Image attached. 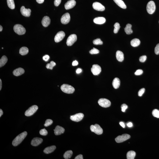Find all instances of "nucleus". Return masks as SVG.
Masks as SVG:
<instances>
[{
	"mask_svg": "<svg viewBox=\"0 0 159 159\" xmlns=\"http://www.w3.org/2000/svg\"><path fill=\"white\" fill-rule=\"evenodd\" d=\"M27 135V132H24L20 134L14 138L12 142L13 145L16 146L20 144L26 138Z\"/></svg>",
	"mask_w": 159,
	"mask_h": 159,
	"instance_id": "f257e3e1",
	"label": "nucleus"
},
{
	"mask_svg": "<svg viewBox=\"0 0 159 159\" xmlns=\"http://www.w3.org/2000/svg\"><path fill=\"white\" fill-rule=\"evenodd\" d=\"M61 89L63 92L67 94L73 93L75 89L73 86L67 84H63L61 87Z\"/></svg>",
	"mask_w": 159,
	"mask_h": 159,
	"instance_id": "f03ea898",
	"label": "nucleus"
},
{
	"mask_svg": "<svg viewBox=\"0 0 159 159\" xmlns=\"http://www.w3.org/2000/svg\"><path fill=\"white\" fill-rule=\"evenodd\" d=\"M13 29L14 32L19 35H22L26 33V29L21 25H15L14 26Z\"/></svg>",
	"mask_w": 159,
	"mask_h": 159,
	"instance_id": "7ed1b4c3",
	"label": "nucleus"
},
{
	"mask_svg": "<svg viewBox=\"0 0 159 159\" xmlns=\"http://www.w3.org/2000/svg\"><path fill=\"white\" fill-rule=\"evenodd\" d=\"M147 12L150 14H152L156 10V5L153 1H149L147 4L146 6Z\"/></svg>",
	"mask_w": 159,
	"mask_h": 159,
	"instance_id": "20e7f679",
	"label": "nucleus"
},
{
	"mask_svg": "<svg viewBox=\"0 0 159 159\" xmlns=\"http://www.w3.org/2000/svg\"><path fill=\"white\" fill-rule=\"evenodd\" d=\"M90 129L92 132L97 135L102 134L103 132V130L101 126L97 124L92 125L90 126Z\"/></svg>",
	"mask_w": 159,
	"mask_h": 159,
	"instance_id": "39448f33",
	"label": "nucleus"
},
{
	"mask_svg": "<svg viewBox=\"0 0 159 159\" xmlns=\"http://www.w3.org/2000/svg\"><path fill=\"white\" fill-rule=\"evenodd\" d=\"M38 109V107L36 105H33L29 108L25 112L26 116H31L36 112Z\"/></svg>",
	"mask_w": 159,
	"mask_h": 159,
	"instance_id": "423d86ee",
	"label": "nucleus"
},
{
	"mask_svg": "<svg viewBox=\"0 0 159 159\" xmlns=\"http://www.w3.org/2000/svg\"><path fill=\"white\" fill-rule=\"evenodd\" d=\"M98 103L100 106L103 108H108L111 105L110 101L105 98L100 99Z\"/></svg>",
	"mask_w": 159,
	"mask_h": 159,
	"instance_id": "0eeeda50",
	"label": "nucleus"
},
{
	"mask_svg": "<svg viewBox=\"0 0 159 159\" xmlns=\"http://www.w3.org/2000/svg\"><path fill=\"white\" fill-rule=\"evenodd\" d=\"M130 136L127 134H124L121 136H118L115 138V141L116 142L120 143L127 140L130 138Z\"/></svg>",
	"mask_w": 159,
	"mask_h": 159,
	"instance_id": "6e6552de",
	"label": "nucleus"
},
{
	"mask_svg": "<svg viewBox=\"0 0 159 159\" xmlns=\"http://www.w3.org/2000/svg\"><path fill=\"white\" fill-rule=\"evenodd\" d=\"M77 40L76 35L74 34L71 35L67 38L66 44L68 46H71Z\"/></svg>",
	"mask_w": 159,
	"mask_h": 159,
	"instance_id": "1a4fd4ad",
	"label": "nucleus"
},
{
	"mask_svg": "<svg viewBox=\"0 0 159 159\" xmlns=\"http://www.w3.org/2000/svg\"><path fill=\"white\" fill-rule=\"evenodd\" d=\"M84 116V114L82 113H78L75 115L71 116L70 119L72 121L78 122L82 120Z\"/></svg>",
	"mask_w": 159,
	"mask_h": 159,
	"instance_id": "9d476101",
	"label": "nucleus"
},
{
	"mask_svg": "<svg viewBox=\"0 0 159 159\" xmlns=\"http://www.w3.org/2000/svg\"><path fill=\"white\" fill-rule=\"evenodd\" d=\"M91 71L93 75H98L102 71V69L98 65H94L91 68Z\"/></svg>",
	"mask_w": 159,
	"mask_h": 159,
	"instance_id": "9b49d317",
	"label": "nucleus"
},
{
	"mask_svg": "<svg viewBox=\"0 0 159 159\" xmlns=\"http://www.w3.org/2000/svg\"><path fill=\"white\" fill-rule=\"evenodd\" d=\"M65 36V34L63 31H61L58 32L55 36L54 40L56 43L61 41L64 38Z\"/></svg>",
	"mask_w": 159,
	"mask_h": 159,
	"instance_id": "f8f14e48",
	"label": "nucleus"
},
{
	"mask_svg": "<svg viewBox=\"0 0 159 159\" xmlns=\"http://www.w3.org/2000/svg\"><path fill=\"white\" fill-rule=\"evenodd\" d=\"M93 7L94 9L98 11H103L105 9V7L99 2H96L93 4Z\"/></svg>",
	"mask_w": 159,
	"mask_h": 159,
	"instance_id": "ddd939ff",
	"label": "nucleus"
},
{
	"mask_svg": "<svg viewBox=\"0 0 159 159\" xmlns=\"http://www.w3.org/2000/svg\"><path fill=\"white\" fill-rule=\"evenodd\" d=\"M70 15L69 13H66L62 16L61 19V22L63 24H67L70 20Z\"/></svg>",
	"mask_w": 159,
	"mask_h": 159,
	"instance_id": "4468645a",
	"label": "nucleus"
},
{
	"mask_svg": "<svg viewBox=\"0 0 159 159\" xmlns=\"http://www.w3.org/2000/svg\"><path fill=\"white\" fill-rule=\"evenodd\" d=\"M31 11L30 9H26L24 6H22L20 9V12L22 15L26 17H29L31 14Z\"/></svg>",
	"mask_w": 159,
	"mask_h": 159,
	"instance_id": "2eb2a0df",
	"label": "nucleus"
},
{
	"mask_svg": "<svg viewBox=\"0 0 159 159\" xmlns=\"http://www.w3.org/2000/svg\"><path fill=\"white\" fill-rule=\"evenodd\" d=\"M76 2L75 0H70L66 2L65 5V8L67 10L71 9L75 7Z\"/></svg>",
	"mask_w": 159,
	"mask_h": 159,
	"instance_id": "dca6fc26",
	"label": "nucleus"
},
{
	"mask_svg": "<svg viewBox=\"0 0 159 159\" xmlns=\"http://www.w3.org/2000/svg\"><path fill=\"white\" fill-rule=\"evenodd\" d=\"M43 141L42 138L36 137L32 140L31 142V145L33 146H37L40 144Z\"/></svg>",
	"mask_w": 159,
	"mask_h": 159,
	"instance_id": "f3484780",
	"label": "nucleus"
},
{
	"mask_svg": "<svg viewBox=\"0 0 159 159\" xmlns=\"http://www.w3.org/2000/svg\"><path fill=\"white\" fill-rule=\"evenodd\" d=\"M54 133L56 135H59L65 132V129L63 128L61 126H57L54 130Z\"/></svg>",
	"mask_w": 159,
	"mask_h": 159,
	"instance_id": "a211bd4d",
	"label": "nucleus"
},
{
	"mask_svg": "<svg viewBox=\"0 0 159 159\" xmlns=\"http://www.w3.org/2000/svg\"><path fill=\"white\" fill-rule=\"evenodd\" d=\"M50 19L49 17L45 16L42 19V23L43 26L44 27H47L50 25Z\"/></svg>",
	"mask_w": 159,
	"mask_h": 159,
	"instance_id": "6ab92c4d",
	"label": "nucleus"
},
{
	"mask_svg": "<svg viewBox=\"0 0 159 159\" xmlns=\"http://www.w3.org/2000/svg\"><path fill=\"white\" fill-rule=\"evenodd\" d=\"M106 21L105 18L103 17H98L95 18L93 20L94 22L97 24H102L105 23Z\"/></svg>",
	"mask_w": 159,
	"mask_h": 159,
	"instance_id": "aec40b11",
	"label": "nucleus"
},
{
	"mask_svg": "<svg viewBox=\"0 0 159 159\" xmlns=\"http://www.w3.org/2000/svg\"><path fill=\"white\" fill-rule=\"evenodd\" d=\"M25 73L24 70L23 68L20 67L14 70L13 72V75L15 76H18L21 75Z\"/></svg>",
	"mask_w": 159,
	"mask_h": 159,
	"instance_id": "412c9836",
	"label": "nucleus"
},
{
	"mask_svg": "<svg viewBox=\"0 0 159 159\" xmlns=\"http://www.w3.org/2000/svg\"><path fill=\"white\" fill-rule=\"evenodd\" d=\"M116 57L117 59L119 62H122L124 60V55L123 53L120 51L118 50L116 53Z\"/></svg>",
	"mask_w": 159,
	"mask_h": 159,
	"instance_id": "4be33fe9",
	"label": "nucleus"
},
{
	"mask_svg": "<svg viewBox=\"0 0 159 159\" xmlns=\"http://www.w3.org/2000/svg\"><path fill=\"white\" fill-rule=\"evenodd\" d=\"M56 147L55 146H51L47 147L44 150V152L46 154L51 153L54 151L56 149Z\"/></svg>",
	"mask_w": 159,
	"mask_h": 159,
	"instance_id": "5701e85b",
	"label": "nucleus"
},
{
	"mask_svg": "<svg viewBox=\"0 0 159 159\" xmlns=\"http://www.w3.org/2000/svg\"><path fill=\"white\" fill-rule=\"evenodd\" d=\"M120 81L119 78H115L113 80L112 85L114 88L116 89L118 88L120 86Z\"/></svg>",
	"mask_w": 159,
	"mask_h": 159,
	"instance_id": "b1692460",
	"label": "nucleus"
},
{
	"mask_svg": "<svg viewBox=\"0 0 159 159\" xmlns=\"http://www.w3.org/2000/svg\"><path fill=\"white\" fill-rule=\"evenodd\" d=\"M116 4L120 8L123 9H125L126 8V6L122 0H114Z\"/></svg>",
	"mask_w": 159,
	"mask_h": 159,
	"instance_id": "393cba45",
	"label": "nucleus"
},
{
	"mask_svg": "<svg viewBox=\"0 0 159 159\" xmlns=\"http://www.w3.org/2000/svg\"><path fill=\"white\" fill-rule=\"evenodd\" d=\"M132 25L131 24H128L126 25L124 29V31L126 34L130 35L132 33Z\"/></svg>",
	"mask_w": 159,
	"mask_h": 159,
	"instance_id": "a878e982",
	"label": "nucleus"
},
{
	"mask_svg": "<svg viewBox=\"0 0 159 159\" xmlns=\"http://www.w3.org/2000/svg\"><path fill=\"white\" fill-rule=\"evenodd\" d=\"M140 44V41L139 40L135 38L132 40L131 42V44L132 47H136L138 46Z\"/></svg>",
	"mask_w": 159,
	"mask_h": 159,
	"instance_id": "bb28decb",
	"label": "nucleus"
},
{
	"mask_svg": "<svg viewBox=\"0 0 159 159\" xmlns=\"http://www.w3.org/2000/svg\"><path fill=\"white\" fill-rule=\"evenodd\" d=\"M8 61V59L6 56L4 55L0 60V67H1L4 66L6 63Z\"/></svg>",
	"mask_w": 159,
	"mask_h": 159,
	"instance_id": "cd10ccee",
	"label": "nucleus"
},
{
	"mask_svg": "<svg viewBox=\"0 0 159 159\" xmlns=\"http://www.w3.org/2000/svg\"><path fill=\"white\" fill-rule=\"evenodd\" d=\"M29 52L28 49L26 47H22L20 49L19 53L22 55H26Z\"/></svg>",
	"mask_w": 159,
	"mask_h": 159,
	"instance_id": "c85d7f7f",
	"label": "nucleus"
},
{
	"mask_svg": "<svg viewBox=\"0 0 159 159\" xmlns=\"http://www.w3.org/2000/svg\"><path fill=\"white\" fill-rule=\"evenodd\" d=\"M136 154L135 151L131 150L128 151L127 154V159H134Z\"/></svg>",
	"mask_w": 159,
	"mask_h": 159,
	"instance_id": "c756f323",
	"label": "nucleus"
},
{
	"mask_svg": "<svg viewBox=\"0 0 159 159\" xmlns=\"http://www.w3.org/2000/svg\"><path fill=\"white\" fill-rule=\"evenodd\" d=\"M73 151L72 150H68L63 155V157L66 159H70L73 155Z\"/></svg>",
	"mask_w": 159,
	"mask_h": 159,
	"instance_id": "7c9ffc66",
	"label": "nucleus"
},
{
	"mask_svg": "<svg viewBox=\"0 0 159 159\" xmlns=\"http://www.w3.org/2000/svg\"><path fill=\"white\" fill-rule=\"evenodd\" d=\"M7 4L10 9H14L15 8L14 0H7Z\"/></svg>",
	"mask_w": 159,
	"mask_h": 159,
	"instance_id": "2f4dec72",
	"label": "nucleus"
},
{
	"mask_svg": "<svg viewBox=\"0 0 159 159\" xmlns=\"http://www.w3.org/2000/svg\"><path fill=\"white\" fill-rule=\"evenodd\" d=\"M56 63L54 61H51L50 63L47 64L46 66V67L48 69L52 70L53 67L56 65Z\"/></svg>",
	"mask_w": 159,
	"mask_h": 159,
	"instance_id": "473e14b6",
	"label": "nucleus"
},
{
	"mask_svg": "<svg viewBox=\"0 0 159 159\" xmlns=\"http://www.w3.org/2000/svg\"><path fill=\"white\" fill-rule=\"evenodd\" d=\"M114 33L115 34L117 33L120 28V24L119 23L116 22L114 24Z\"/></svg>",
	"mask_w": 159,
	"mask_h": 159,
	"instance_id": "72a5a7b5",
	"label": "nucleus"
},
{
	"mask_svg": "<svg viewBox=\"0 0 159 159\" xmlns=\"http://www.w3.org/2000/svg\"><path fill=\"white\" fill-rule=\"evenodd\" d=\"M93 43L95 45H101L103 44V42L100 38H97V39L94 40L93 41Z\"/></svg>",
	"mask_w": 159,
	"mask_h": 159,
	"instance_id": "f704fd0d",
	"label": "nucleus"
},
{
	"mask_svg": "<svg viewBox=\"0 0 159 159\" xmlns=\"http://www.w3.org/2000/svg\"><path fill=\"white\" fill-rule=\"evenodd\" d=\"M153 116L155 117L159 118V110L155 109L152 112Z\"/></svg>",
	"mask_w": 159,
	"mask_h": 159,
	"instance_id": "c9c22d12",
	"label": "nucleus"
},
{
	"mask_svg": "<svg viewBox=\"0 0 159 159\" xmlns=\"http://www.w3.org/2000/svg\"><path fill=\"white\" fill-rule=\"evenodd\" d=\"M53 121L51 119H48L46 120L45 123L44 124V126L45 127H48V126H50L53 124Z\"/></svg>",
	"mask_w": 159,
	"mask_h": 159,
	"instance_id": "e433bc0d",
	"label": "nucleus"
},
{
	"mask_svg": "<svg viewBox=\"0 0 159 159\" xmlns=\"http://www.w3.org/2000/svg\"><path fill=\"white\" fill-rule=\"evenodd\" d=\"M99 53V50L95 48H93L89 51V53L91 54H97L98 53Z\"/></svg>",
	"mask_w": 159,
	"mask_h": 159,
	"instance_id": "4c0bfd02",
	"label": "nucleus"
},
{
	"mask_svg": "<svg viewBox=\"0 0 159 159\" xmlns=\"http://www.w3.org/2000/svg\"><path fill=\"white\" fill-rule=\"evenodd\" d=\"M40 133L41 135L45 136L48 134V132L45 128H44L40 131Z\"/></svg>",
	"mask_w": 159,
	"mask_h": 159,
	"instance_id": "58836bf2",
	"label": "nucleus"
},
{
	"mask_svg": "<svg viewBox=\"0 0 159 159\" xmlns=\"http://www.w3.org/2000/svg\"><path fill=\"white\" fill-rule=\"evenodd\" d=\"M147 57L146 55H143L139 58V61L140 62H145L146 60Z\"/></svg>",
	"mask_w": 159,
	"mask_h": 159,
	"instance_id": "ea45409f",
	"label": "nucleus"
},
{
	"mask_svg": "<svg viewBox=\"0 0 159 159\" xmlns=\"http://www.w3.org/2000/svg\"><path fill=\"white\" fill-rule=\"evenodd\" d=\"M121 107L122 111L124 112L126 111V110L128 108V106L126 104H124L121 105Z\"/></svg>",
	"mask_w": 159,
	"mask_h": 159,
	"instance_id": "a19ab883",
	"label": "nucleus"
},
{
	"mask_svg": "<svg viewBox=\"0 0 159 159\" xmlns=\"http://www.w3.org/2000/svg\"><path fill=\"white\" fill-rule=\"evenodd\" d=\"M145 91V89L144 88H142L140 90H139V91H138V96H142L143 94L144 93V92Z\"/></svg>",
	"mask_w": 159,
	"mask_h": 159,
	"instance_id": "79ce46f5",
	"label": "nucleus"
},
{
	"mask_svg": "<svg viewBox=\"0 0 159 159\" xmlns=\"http://www.w3.org/2000/svg\"><path fill=\"white\" fill-rule=\"evenodd\" d=\"M143 71L142 70L138 69L137 70L136 72L135 73V75H141L143 74Z\"/></svg>",
	"mask_w": 159,
	"mask_h": 159,
	"instance_id": "37998d69",
	"label": "nucleus"
},
{
	"mask_svg": "<svg viewBox=\"0 0 159 159\" xmlns=\"http://www.w3.org/2000/svg\"><path fill=\"white\" fill-rule=\"evenodd\" d=\"M155 53L156 55L159 54V43L156 45L155 48Z\"/></svg>",
	"mask_w": 159,
	"mask_h": 159,
	"instance_id": "c03bdc74",
	"label": "nucleus"
},
{
	"mask_svg": "<svg viewBox=\"0 0 159 159\" xmlns=\"http://www.w3.org/2000/svg\"><path fill=\"white\" fill-rule=\"evenodd\" d=\"M61 0H55L54 4L55 6L57 7L61 3Z\"/></svg>",
	"mask_w": 159,
	"mask_h": 159,
	"instance_id": "a18cd8bd",
	"label": "nucleus"
},
{
	"mask_svg": "<svg viewBox=\"0 0 159 159\" xmlns=\"http://www.w3.org/2000/svg\"><path fill=\"white\" fill-rule=\"evenodd\" d=\"M50 58V57L48 55H44L43 57V59L44 61H47Z\"/></svg>",
	"mask_w": 159,
	"mask_h": 159,
	"instance_id": "49530a36",
	"label": "nucleus"
},
{
	"mask_svg": "<svg viewBox=\"0 0 159 159\" xmlns=\"http://www.w3.org/2000/svg\"><path fill=\"white\" fill-rule=\"evenodd\" d=\"M75 159H83V155H80L77 156L75 158Z\"/></svg>",
	"mask_w": 159,
	"mask_h": 159,
	"instance_id": "de8ad7c7",
	"label": "nucleus"
},
{
	"mask_svg": "<svg viewBox=\"0 0 159 159\" xmlns=\"http://www.w3.org/2000/svg\"><path fill=\"white\" fill-rule=\"evenodd\" d=\"M78 65V62L77 61H73V63H72V65L73 66H76Z\"/></svg>",
	"mask_w": 159,
	"mask_h": 159,
	"instance_id": "09e8293b",
	"label": "nucleus"
},
{
	"mask_svg": "<svg viewBox=\"0 0 159 159\" xmlns=\"http://www.w3.org/2000/svg\"><path fill=\"white\" fill-rule=\"evenodd\" d=\"M119 124H120V125L123 128H125V125L123 122H121L119 123Z\"/></svg>",
	"mask_w": 159,
	"mask_h": 159,
	"instance_id": "8fccbe9b",
	"label": "nucleus"
},
{
	"mask_svg": "<svg viewBox=\"0 0 159 159\" xmlns=\"http://www.w3.org/2000/svg\"><path fill=\"white\" fill-rule=\"evenodd\" d=\"M82 70L80 68H78L76 72L77 74H79V73H81Z\"/></svg>",
	"mask_w": 159,
	"mask_h": 159,
	"instance_id": "3c124183",
	"label": "nucleus"
},
{
	"mask_svg": "<svg viewBox=\"0 0 159 159\" xmlns=\"http://www.w3.org/2000/svg\"><path fill=\"white\" fill-rule=\"evenodd\" d=\"M36 1L38 3L42 4L44 2V0H36Z\"/></svg>",
	"mask_w": 159,
	"mask_h": 159,
	"instance_id": "603ef678",
	"label": "nucleus"
},
{
	"mask_svg": "<svg viewBox=\"0 0 159 159\" xmlns=\"http://www.w3.org/2000/svg\"><path fill=\"white\" fill-rule=\"evenodd\" d=\"M127 126L129 127H132V123L129 122L127 124Z\"/></svg>",
	"mask_w": 159,
	"mask_h": 159,
	"instance_id": "864d4df0",
	"label": "nucleus"
},
{
	"mask_svg": "<svg viewBox=\"0 0 159 159\" xmlns=\"http://www.w3.org/2000/svg\"><path fill=\"white\" fill-rule=\"evenodd\" d=\"M3 114V111L1 109H0V117H1Z\"/></svg>",
	"mask_w": 159,
	"mask_h": 159,
	"instance_id": "5fc2aeb1",
	"label": "nucleus"
},
{
	"mask_svg": "<svg viewBox=\"0 0 159 159\" xmlns=\"http://www.w3.org/2000/svg\"><path fill=\"white\" fill-rule=\"evenodd\" d=\"M2 88V81L0 79V90H1Z\"/></svg>",
	"mask_w": 159,
	"mask_h": 159,
	"instance_id": "6e6d98bb",
	"label": "nucleus"
},
{
	"mask_svg": "<svg viewBox=\"0 0 159 159\" xmlns=\"http://www.w3.org/2000/svg\"><path fill=\"white\" fill-rule=\"evenodd\" d=\"M3 30V28H2V26L0 25V31L1 32Z\"/></svg>",
	"mask_w": 159,
	"mask_h": 159,
	"instance_id": "4d7b16f0",
	"label": "nucleus"
},
{
	"mask_svg": "<svg viewBox=\"0 0 159 159\" xmlns=\"http://www.w3.org/2000/svg\"><path fill=\"white\" fill-rule=\"evenodd\" d=\"M2 49H3V48H2Z\"/></svg>",
	"mask_w": 159,
	"mask_h": 159,
	"instance_id": "13d9d810",
	"label": "nucleus"
}]
</instances>
